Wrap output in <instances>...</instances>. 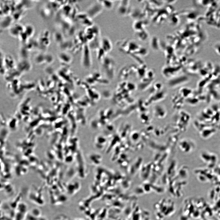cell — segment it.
Segmentation results:
<instances>
[{
	"instance_id": "3957f363",
	"label": "cell",
	"mask_w": 220,
	"mask_h": 220,
	"mask_svg": "<svg viewBox=\"0 0 220 220\" xmlns=\"http://www.w3.org/2000/svg\"><path fill=\"white\" fill-rule=\"evenodd\" d=\"M103 8L110 10L113 7L114 2L112 1H98Z\"/></svg>"
},
{
	"instance_id": "277c9868",
	"label": "cell",
	"mask_w": 220,
	"mask_h": 220,
	"mask_svg": "<svg viewBox=\"0 0 220 220\" xmlns=\"http://www.w3.org/2000/svg\"><path fill=\"white\" fill-rule=\"evenodd\" d=\"M31 214L36 218H40L41 212L40 210L37 208H34L31 212Z\"/></svg>"
},
{
	"instance_id": "7a4b0ae2",
	"label": "cell",
	"mask_w": 220,
	"mask_h": 220,
	"mask_svg": "<svg viewBox=\"0 0 220 220\" xmlns=\"http://www.w3.org/2000/svg\"><path fill=\"white\" fill-rule=\"evenodd\" d=\"M100 42V45L102 50L105 53H108L112 49V43L110 39L107 37H103Z\"/></svg>"
},
{
	"instance_id": "6da1fadb",
	"label": "cell",
	"mask_w": 220,
	"mask_h": 220,
	"mask_svg": "<svg viewBox=\"0 0 220 220\" xmlns=\"http://www.w3.org/2000/svg\"><path fill=\"white\" fill-rule=\"evenodd\" d=\"M103 8L101 4L99 2L93 4L87 10V14L90 17L94 18L101 12Z\"/></svg>"
}]
</instances>
